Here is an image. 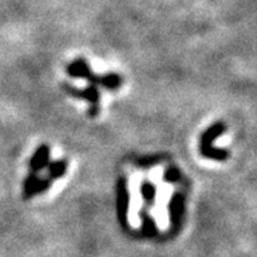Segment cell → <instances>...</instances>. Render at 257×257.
Listing matches in <instances>:
<instances>
[{
	"mask_svg": "<svg viewBox=\"0 0 257 257\" xmlns=\"http://www.w3.org/2000/svg\"><path fill=\"white\" fill-rule=\"evenodd\" d=\"M224 130H226V124L223 121H216L203 133L200 139V153L203 157L213 159L217 162H224L230 156V153L226 149L213 146V142L219 138Z\"/></svg>",
	"mask_w": 257,
	"mask_h": 257,
	"instance_id": "1",
	"label": "cell"
},
{
	"mask_svg": "<svg viewBox=\"0 0 257 257\" xmlns=\"http://www.w3.org/2000/svg\"><path fill=\"white\" fill-rule=\"evenodd\" d=\"M67 73L72 74V76H76V77H87L89 82L93 83V84L99 83V84H103V86L110 87V89L119 87L120 83H121V79L117 74H107L104 77H96L94 74L90 73L87 64L82 59H79V60L73 62L70 66H67Z\"/></svg>",
	"mask_w": 257,
	"mask_h": 257,
	"instance_id": "2",
	"label": "cell"
},
{
	"mask_svg": "<svg viewBox=\"0 0 257 257\" xmlns=\"http://www.w3.org/2000/svg\"><path fill=\"white\" fill-rule=\"evenodd\" d=\"M128 204H130V194H128L127 180L124 177H120L116 183V213L120 224L126 229L128 224Z\"/></svg>",
	"mask_w": 257,
	"mask_h": 257,
	"instance_id": "3",
	"label": "cell"
},
{
	"mask_svg": "<svg viewBox=\"0 0 257 257\" xmlns=\"http://www.w3.org/2000/svg\"><path fill=\"white\" fill-rule=\"evenodd\" d=\"M184 206H186V197L183 193H175L169 202V217H170L173 233H177L182 227L184 210H186Z\"/></svg>",
	"mask_w": 257,
	"mask_h": 257,
	"instance_id": "4",
	"label": "cell"
},
{
	"mask_svg": "<svg viewBox=\"0 0 257 257\" xmlns=\"http://www.w3.org/2000/svg\"><path fill=\"white\" fill-rule=\"evenodd\" d=\"M52 186V179L47 177V179H40L37 173H30V175L25 179L23 182V199L29 200L32 199L33 196H37L40 193L46 192L50 189Z\"/></svg>",
	"mask_w": 257,
	"mask_h": 257,
	"instance_id": "5",
	"label": "cell"
},
{
	"mask_svg": "<svg viewBox=\"0 0 257 257\" xmlns=\"http://www.w3.org/2000/svg\"><path fill=\"white\" fill-rule=\"evenodd\" d=\"M49 160H50V147L46 146V145H42L37 149L36 153L33 155L32 160H30V170L33 173L42 172L50 163Z\"/></svg>",
	"mask_w": 257,
	"mask_h": 257,
	"instance_id": "6",
	"label": "cell"
},
{
	"mask_svg": "<svg viewBox=\"0 0 257 257\" xmlns=\"http://www.w3.org/2000/svg\"><path fill=\"white\" fill-rule=\"evenodd\" d=\"M157 231L159 230H157L156 221L153 220V217L150 214H147V213H142V234L145 237L152 239V237L156 236Z\"/></svg>",
	"mask_w": 257,
	"mask_h": 257,
	"instance_id": "7",
	"label": "cell"
},
{
	"mask_svg": "<svg viewBox=\"0 0 257 257\" xmlns=\"http://www.w3.org/2000/svg\"><path fill=\"white\" fill-rule=\"evenodd\" d=\"M49 177L53 180V179H60L63 177L66 170H67V162L66 160H57L53 163H49Z\"/></svg>",
	"mask_w": 257,
	"mask_h": 257,
	"instance_id": "8",
	"label": "cell"
},
{
	"mask_svg": "<svg viewBox=\"0 0 257 257\" xmlns=\"http://www.w3.org/2000/svg\"><path fill=\"white\" fill-rule=\"evenodd\" d=\"M140 193H142V197L147 204H153V202L156 200V193L157 189L155 184L152 182H143L142 187H140Z\"/></svg>",
	"mask_w": 257,
	"mask_h": 257,
	"instance_id": "9",
	"label": "cell"
},
{
	"mask_svg": "<svg viewBox=\"0 0 257 257\" xmlns=\"http://www.w3.org/2000/svg\"><path fill=\"white\" fill-rule=\"evenodd\" d=\"M163 179H165L167 183H176V182H179L180 180V172H179V169L175 167V166L173 167H169L165 172Z\"/></svg>",
	"mask_w": 257,
	"mask_h": 257,
	"instance_id": "10",
	"label": "cell"
},
{
	"mask_svg": "<svg viewBox=\"0 0 257 257\" xmlns=\"http://www.w3.org/2000/svg\"><path fill=\"white\" fill-rule=\"evenodd\" d=\"M159 162H160V157H145V159H140L138 163L140 166H145V167H147V166L156 165V163H159Z\"/></svg>",
	"mask_w": 257,
	"mask_h": 257,
	"instance_id": "11",
	"label": "cell"
}]
</instances>
